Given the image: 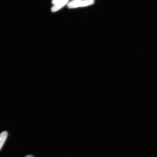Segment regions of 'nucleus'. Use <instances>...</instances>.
I'll return each mask as SVG.
<instances>
[{"mask_svg":"<svg viewBox=\"0 0 157 157\" xmlns=\"http://www.w3.org/2000/svg\"><path fill=\"white\" fill-rule=\"evenodd\" d=\"M94 1L92 0L88 1H74L68 3V7L69 8L72 9L79 7H84L93 5Z\"/></svg>","mask_w":157,"mask_h":157,"instance_id":"nucleus-1","label":"nucleus"},{"mask_svg":"<svg viewBox=\"0 0 157 157\" xmlns=\"http://www.w3.org/2000/svg\"><path fill=\"white\" fill-rule=\"evenodd\" d=\"M68 1H60L59 2L54 5L53 7H52V12H55L58 10L63 6H64L67 4Z\"/></svg>","mask_w":157,"mask_h":157,"instance_id":"nucleus-2","label":"nucleus"},{"mask_svg":"<svg viewBox=\"0 0 157 157\" xmlns=\"http://www.w3.org/2000/svg\"><path fill=\"white\" fill-rule=\"evenodd\" d=\"M8 133L6 131H4L0 134V150L4 144L7 138Z\"/></svg>","mask_w":157,"mask_h":157,"instance_id":"nucleus-3","label":"nucleus"},{"mask_svg":"<svg viewBox=\"0 0 157 157\" xmlns=\"http://www.w3.org/2000/svg\"><path fill=\"white\" fill-rule=\"evenodd\" d=\"M25 157H34V156H33L32 155H27Z\"/></svg>","mask_w":157,"mask_h":157,"instance_id":"nucleus-4","label":"nucleus"}]
</instances>
